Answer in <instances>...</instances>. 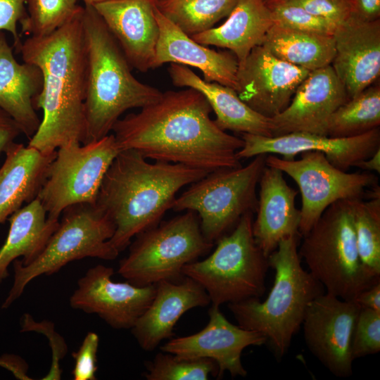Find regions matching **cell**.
Here are the masks:
<instances>
[{"label":"cell","mask_w":380,"mask_h":380,"mask_svg":"<svg viewBox=\"0 0 380 380\" xmlns=\"http://www.w3.org/2000/svg\"><path fill=\"white\" fill-rule=\"evenodd\" d=\"M204 96L187 88L162 93L155 102L120 118L113 125L120 150L132 149L147 159L213 170L241 166V138L221 129L210 118Z\"/></svg>","instance_id":"1"},{"label":"cell","mask_w":380,"mask_h":380,"mask_svg":"<svg viewBox=\"0 0 380 380\" xmlns=\"http://www.w3.org/2000/svg\"><path fill=\"white\" fill-rule=\"evenodd\" d=\"M82 13L80 6L53 32L27 37L18 51L23 62L37 66L43 76L42 89L35 101L43 117L27 145L44 154L85 141L87 58Z\"/></svg>","instance_id":"2"},{"label":"cell","mask_w":380,"mask_h":380,"mask_svg":"<svg viewBox=\"0 0 380 380\" xmlns=\"http://www.w3.org/2000/svg\"><path fill=\"white\" fill-rule=\"evenodd\" d=\"M148 160L134 150H120L100 186L96 203L115 224L109 241L119 253L133 237L161 221L179 190L208 173L183 164Z\"/></svg>","instance_id":"3"},{"label":"cell","mask_w":380,"mask_h":380,"mask_svg":"<svg viewBox=\"0 0 380 380\" xmlns=\"http://www.w3.org/2000/svg\"><path fill=\"white\" fill-rule=\"evenodd\" d=\"M82 25L87 58V144L110 134L125 111L155 102L162 92L132 75V67L93 6H83Z\"/></svg>","instance_id":"4"},{"label":"cell","mask_w":380,"mask_h":380,"mask_svg":"<svg viewBox=\"0 0 380 380\" xmlns=\"http://www.w3.org/2000/svg\"><path fill=\"white\" fill-rule=\"evenodd\" d=\"M298 236L283 239L269 255L274 280L264 301L255 298L228 303L239 326L263 335L279 358L288 352L310 303L324 293L322 285L302 267Z\"/></svg>","instance_id":"5"},{"label":"cell","mask_w":380,"mask_h":380,"mask_svg":"<svg viewBox=\"0 0 380 380\" xmlns=\"http://www.w3.org/2000/svg\"><path fill=\"white\" fill-rule=\"evenodd\" d=\"M303 237L299 255L327 293L353 300L380 281L359 256L351 200L331 204Z\"/></svg>","instance_id":"6"},{"label":"cell","mask_w":380,"mask_h":380,"mask_svg":"<svg viewBox=\"0 0 380 380\" xmlns=\"http://www.w3.org/2000/svg\"><path fill=\"white\" fill-rule=\"evenodd\" d=\"M253 216V213L245 214L231 232L216 241L208 257L183 267V275L205 290L212 305L260 298L265 291L268 257L255 241Z\"/></svg>","instance_id":"7"},{"label":"cell","mask_w":380,"mask_h":380,"mask_svg":"<svg viewBox=\"0 0 380 380\" xmlns=\"http://www.w3.org/2000/svg\"><path fill=\"white\" fill-rule=\"evenodd\" d=\"M115 229L112 220L96 203L66 208L42 253L27 265L18 259L13 261V283L1 308H8L34 279L51 275L72 261L85 258L115 260L120 253L109 241Z\"/></svg>","instance_id":"8"},{"label":"cell","mask_w":380,"mask_h":380,"mask_svg":"<svg viewBox=\"0 0 380 380\" xmlns=\"http://www.w3.org/2000/svg\"><path fill=\"white\" fill-rule=\"evenodd\" d=\"M213 244L203 235L197 214L186 210L138 234L120 261L118 273L141 286L179 281L184 277L183 267L208 253Z\"/></svg>","instance_id":"9"},{"label":"cell","mask_w":380,"mask_h":380,"mask_svg":"<svg viewBox=\"0 0 380 380\" xmlns=\"http://www.w3.org/2000/svg\"><path fill=\"white\" fill-rule=\"evenodd\" d=\"M266 156L259 154L245 166L208 172L176 197L171 209L195 212L203 235L214 243L231 232L245 214L256 213V190L267 166Z\"/></svg>","instance_id":"10"},{"label":"cell","mask_w":380,"mask_h":380,"mask_svg":"<svg viewBox=\"0 0 380 380\" xmlns=\"http://www.w3.org/2000/svg\"><path fill=\"white\" fill-rule=\"evenodd\" d=\"M114 135L59 147L37 196L48 217L59 220L68 207L95 203L103 177L120 151Z\"/></svg>","instance_id":"11"},{"label":"cell","mask_w":380,"mask_h":380,"mask_svg":"<svg viewBox=\"0 0 380 380\" xmlns=\"http://www.w3.org/2000/svg\"><path fill=\"white\" fill-rule=\"evenodd\" d=\"M266 165L286 173L297 184L302 200L299 234L303 236L324 211L339 200L363 198L379 186L370 172L348 173L329 163L321 151H305L298 160L266 156Z\"/></svg>","instance_id":"12"},{"label":"cell","mask_w":380,"mask_h":380,"mask_svg":"<svg viewBox=\"0 0 380 380\" xmlns=\"http://www.w3.org/2000/svg\"><path fill=\"white\" fill-rule=\"evenodd\" d=\"M361 307L322 293L309 305L303 323L304 339L309 350L334 375L353 374L351 343Z\"/></svg>","instance_id":"13"},{"label":"cell","mask_w":380,"mask_h":380,"mask_svg":"<svg viewBox=\"0 0 380 380\" xmlns=\"http://www.w3.org/2000/svg\"><path fill=\"white\" fill-rule=\"evenodd\" d=\"M114 270L103 265L89 269L70 298L75 310L96 314L116 329H132L149 306L156 285L137 286L112 280Z\"/></svg>","instance_id":"14"},{"label":"cell","mask_w":380,"mask_h":380,"mask_svg":"<svg viewBox=\"0 0 380 380\" xmlns=\"http://www.w3.org/2000/svg\"><path fill=\"white\" fill-rule=\"evenodd\" d=\"M241 138L243 146L236 152L240 160L269 153L293 160L303 152L321 151L331 164L346 172L380 148L379 127L349 137L296 132L272 137L244 133Z\"/></svg>","instance_id":"15"},{"label":"cell","mask_w":380,"mask_h":380,"mask_svg":"<svg viewBox=\"0 0 380 380\" xmlns=\"http://www.w3.org/2000/svg\"><path fill=\"white\" fill-rule=\"evenodd\" d=\"M310 72L277 58L259 45L239 64L236 92L252 109L272 118L288 106Z\"/></svg>","instance_id":"16"},{"label":"cell","mask_w":380,"mask_h":380,"mask_svg":"<svg viewBox=\"0 0 380 380\" xmlns=\"http://www.w3.org/2000/svg\"><path fill=\"white\" fill-rule=\"evenodd\" d=\"M209 321L196 334L172 338L160 346L161 351L185 359L208 358L217 365V376L225 372L232 377L247 374L241 362L243 350L248 346L267 343L261 334L245 329L231 323L222 313L220 306L212 305L208 310Z\"/></svg>","instance_id":"17"},{"label":"cell","mask_w":380,"mask_h":380,"mask_svg":"<svg viewBox=\"0 0 380 380\" xmlns=\"http://www.w3.org/2000/svg\"><path fill=\"white\" fill-rule=\"evenodd\" d=\"M348 99L331 65L311 70L288 106L271 118L272 137L296 132L327 136L331 115Z\"/></svg>","instance_id":"18"},{"label":"cell","mask_w":380,"mask_h":380,"mask_svg":"<svg viewBox=\"0 0 380 380\" xmlns=\"http://www.w3.org/2000/svg\"><path fill=\"white\" fill-rule=\"evenodd\" d=\"M331 62L348 99L369 87L380 75V20L364 21L353 13L337 25Z\"/></svg>","instance_id":"19"},{"label":"cell","mask_w":380,"mask_h":380,"mask_svg":"<svg viewBox=\"0 0 380 380\" xmlns=\"http://www.w3.org/2000/svg\"><path fill=\"white\" fill-rule=\"evenodd\" d=\"M156 1L106 0L93 6L117 42L132 68H153L159 27Z\"/></svg>","instance_id":"20"},{"label":"cell","mask_w":380,"mask_h":380,"mask_svg":"<svg viewBox=\"0 0 380 380\" xmlns=\"http://www.w3.org/2000/svg\"><path fill=\"white\" fill-rule=\"evenodd\" d=\"M155 285L149 306L131 329L138 344L146 351H153L163 341L170 338L176 323L186 312L210 303L205 290L188 277Z\"/></svg>","instance_id":"21"},{"label":"cell","mask_w":380,"mask_h":380,"mask_svg":"<svg viewBox=\"0 0 380 380\" xmlns=\"http://www.w3.org/2000/svg\"><path fill=\"white\" fill-rule=\"evenodd\" d=\"M154 11L159 37L153 68L165 63L192 66L203 72L205 81L217 82L236 91L239 67L236 57L196 42L163 15L156 4Z\"/></svg>","instance_id":"22"},{"label":"cell","mask_w":380,"mask_h":380,"mask_svg":"<svg viewBox=\"0 0 380 380\" xmlns=\"http://www.w3.org/2000/svg\"><path fill=\"white\" fill-rule=\"evenodd\" d=\"M258 185L253 234L258 246L268 257L283 239L300 236V211L295 202L298 191L287 184L279 169L266 166Z\"/></svg>","instance_id":"23"},{"label":"cell","mask_w":380,"mask_h":380,"mask_svg":"<svg viewBox=\"0 0 380 380\" xmlns=\"http://www.w3.org/2000/svg\"><path fill=\"white\" fill-rule=\"evenodd\" d=\"M42 86L40 69L32 63H19L5 32H0V108L18 123L29 139L41 122L35 101Z\"/></svg>","instance_id":"24"},{"label":"cell","mask_w":380,"mask_h":380,"mask_svg":"<svg viewBox=\"0 0 380 380\" xmlns=\"http://www.w3.org/2000/svg\"><path fill=\"white\" fill-rule=\"evenodd\" d=\"M168 72L174 85L194 89L204 96L216 115L215 122L221 129L272 137L271 118L252 109L232 88L206 82L180 64L171 63Z\"/></svg>","instance_id":"25"},{"label":"cell","mask_w":380,"mask_h":380,"mask_svg":"<svg viewBox=\"0 0 380 380\" xmlns=\"http://www.w3.org/2000/svg\"><path fill=\"white\" fill-rule=\"evenodd\" d=\"M4 153L5 160L0 167V225L23 203L37 197L56 151L44 154L14 141Z\"/></svg>","instance_id":"26"},{"label":"cell","mask_w":380,"mask_h":380,"mask_svg":"<svg viewBox=\"0 0 380 380\" xmlns=\"http://www.w3.org/2000/svg\"><path fill=\"white\" fill-rule=\"evenodd\" d=\"M221 25L191 37L204 46H215L231 50L239 64L251 50L261 45L274 24L272 11L264 0H238Z\"/></svg>","instance_id":"27"},{"label":"cell","mask_w":380,"mask_h":380,"mask_svg":"<svg viewBox=\"0 0 380 380\" xmlns=\"http://www.w3.org/2000/svg\"><path fill=\"white\" fill-rule=\"evenodd\" d=\"M8 220L9 231L0 248V284L9 276L8 267L15 260L21 257V263L27 265L42 253L59 224V220L48 217L38 197Z\"/></svg>","instance_id":"28"},{"label":"cell","mask_w":380,"mask_h":380,"mask_svg":"<svg viewBox=\"0 0 380 380\" xmlns=\"http://www.w3.org/2000/svg\"><path fill=\"white\" fill-rule=\"evenodd\" d=\"M277 58L310 71L331 64L333 35L290 29L274 23L261 44Z\"/></svg>","instance_id":"29"},{"label":"cell","mask_w":380,"mask_h":380,"mask_svg":"<svg viewBox=\"0 0 380 380\" xmlns=\"http://www.w3.org/2000/svg\"><path fill=\"white\" fill-rule=\"evenodd\" d=\"M380 125V88L369 86L349 99L331 115L327 135L349 137L360 135Z\"/></svg>","instance_id":"30"},{"label":"cell","mask_w":380,"mask_h":380,"mask_svg":"<svg viewBox=\"0 0 380 380\" xmlns=\"http://www.w3.org/2000/svg\"><path fill=\"white\" fill-rule=\"evenodd\" d=\"M238 0H159L156 5L168 20L191 37L227 17Z\"/></svg>","instance_id":"31"},{"label":"cell","mask_w":380,"mask_h":380,"mask_svg":"<svg viewBox=\"0 0 380 380\" xmlns=\"http://www.w3.org/2000/svg\"><path fill=\"white\" fill-rule=\"evenodd\" d=\"M351 203L359 256L372 273L380 277V195Z\"/></svg>","instance_id":"32"},{"label":"cell","mask_w":380,"mask_h":380,"mask_svg":"<svg viewBox=\"0 0 380 380\" xmlns=\"http://www.w3.org/2000/svg\"><path fill=\"white\" fill-rule=\"evenodd\" d=\"M148 380H206L217 375L216 362L208 358L185 359L170 353H158L145 363Z\"/></svg>","instance_id":"33"},{"label":"cell","mask_w":380,"mask_h":380,"mask_svg":"<svg viewBox=\"0 0 380 380\" xmlns=\"http://www.w3.org/2000/svg\"><path fill=\"white\" fill-rule=\"evenodd\" d=\"M79 0H27V16L20 23L27 37L48 35L63 25L79 8Z\"/></svg>","instance_id":"34"},{"label":"cell","mask_w":380,"mask_h":380,"mask_svg":"<svg viewBox=\"0 0 380 380\" xmlns=\"http://www.w3.org/2000/svg\"><path fill=\"white\" fill-rule=\"evenodd\" d=\"M270 8L274 23L300 31L333 35L336 24L316 16L300 6L284 1L265 2Z\"/></svg>","instance_id":"35"},{"label":"cell","mask_w":380,"mask_h":380,"mask_svg":"<svg viewBox=\"0 0 380 380\" xmlns=\"http://www.w3.org/2000/svg\"><path fill=\"white\" fill-rule=\"evenodd\" d=\"M380 350V312L361 308L353 334V359L374 355Z\"/></svg>","instance_id":"36"},{"label":"cell","mask_w":380,"mask_h":380,"mask_svg":"<svg viewBox=\"0 0 380 380\" xmlns=\"http://www.w3.org/2000/svg\"><path fill=\"white\" fill-rule=\"evenodd\" d=\"M296 5L309 13L338 25L347 20L353 13L348 0H280Z\"/></svg>","instance_id":"37"},{"label":"cell","mask_w":380,"mask_h":380,"mask_svg":"<svg viewBox=\"0 0 380 380\" xmlns=\"http://www.w3.org/2000/svg\"><path fill=\"white\" fill-rule=\"evenodd\" d=\"M99 338L89 332L77 351L72 353L75 365L72 372L74 380H95L97 371V352Z\"/></svg>","instance_id":"38"},{"label":"cell","mask_w":380,"mask_h":380,"mask_svg":"<svg viewBox=\"0 0 380 380\" xmlns=\"http://www.w3.org/2000/svg\"><path fill=\"white\" fill-rule=\"evenodd\" d=\"M27 0H0V32H8L13 38V46L19 51L22 44L18 24L26 16L25 5Z\"/></svg>","instance_id":"39"},{"label":"cell","mask_w":380,"mask_h":380,"mask_svg":"<svg viewBox=\"0 0 380 380\" xmlns=\"http://www.w3.org/2000/svg\"><path fill=\"white\" fill-rule=\"evenodd\" d=\"M21 134L18 123L0 108V154Z\"/></svg>","instance_id":"40"},{"label":"cell","mask_w":380,"mask_h":380,"mask_svg":"<svg viewBox=\"0 0 380 380\" xmlns=\"http://www.w3.org/2000/svg\"><path fill=\"white\" fill-rule=\"evenodd\" d=\"M353 13L356 17L364 21H374L379 19L380 0H350Z\"/></svg>","instance_id":"41"},{"label":"cell","mask_w":380,"mask_h":380,"mask_svg":"<svg viewBox=\"0 0 380 380\" xmlns=\"http://www.w3.org/2000/svg\"><path fill=\"white\" fill-rule=\"evenodd\" d=\"M353 300L361 308L380 312V281L361 291Z\"/></svg>","instance_id":"42"},{"label":"cell","mask_w":380,"mask_h":380,"mask_svg":"<svg viewBox=\"0 0 380 380\" xmlns=\"http://www.w3.org/2000/svg\"><path fill=\"white\" fill-rule=\"evenodd\" d=\"M355 167L367 172L375 171L380 173V148L369 158L358 162Z\"/></svg>","instance_id":"43"},{"label":"cell","mask_w":380,"mask_h":380,"mask_svg":"<svg viewBox=\"0 0 380 380\" xmlns=\"http://www.w3.org/2000/svg\"><path fill=\"white\" fill-rule=\"evenodd\" d=\"M83 1L85 6H94L96 4L106 1V0H81Z\"/></svg>","instance_id":"44"},{"label":"cell","mask_w":380,"mask_h":380,"mask_svg":"<svg viewBox=\"0 0 380 380\" xmlns=\"http://www.w3.org/2000/svg\"><path fill=\"white\" fill-rule=\"evenodd\" d=\"M265 2H269V1H280V0H264Z\"/></svg>","instance_id":"45"},{"label":"cell","mask_w":380,"mask_h":380,"mask_svg":"<svg viewBox=\"0 0 380 380\" xmlns=\"http://www.w3.org/2000/svg\"><path fill=\"white\" fill-rule=\"evenodd\" d=\"M151 1H156V2L157 1V0H151Z\"/></svg>","instance_id":"46"},{"label":"cell","mask_w":380,"mask_h":380,"mask_svg":"<svg viewBox=\"0 0 380 380\" xmlns=\"http://www.w3.org/2000/svg\"><path fill=\"white\" fill-rule=\"evenodd\" d=\"M348 1H349L350 2V0H348Z\"/></svg>","instance_id":"47"},{"label":"cell","mask_w":380,"mask_h":380,"mask_svg":"<svg viewBox=\"0 0 380 380\" xmlns=\"http://www.w3.org/2000/svg\"><path fill=\"white\" fill-rule=\"evenodd\" d=\"M157 1H159V0H157Z\"/></svg>","instance_id":"48"}]
</instances>
